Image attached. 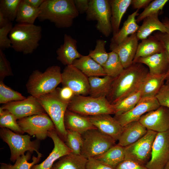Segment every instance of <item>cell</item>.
I'll use <instances>...</instances> for the list:
<instances>
[{"label": "cell", "mask_w": 169, "mask_h": 169, "mask_svg": "<svg viewBox=\"0 0 169 169\" xmlns=\"http://www.w3.org/2000/svg\"><path fill=\"white\" fill-rule=\"evenodd\" d=\"M149 69L144 64L133 63L114 78L106 99L112 105L140 90Z\"/></svg>", "instance_id": "obj_1"}, {"label": "cell", "mask_w": 169, "mask_h": 169, "mask_svg": "<svg viewBox=\"0 0 169 169\" xmlns=\"http://www.w3.org/2000/svg\"><path fill=\"white\" fill-rule=\"evenodd\" d=\"M39 9L40 21L49 20L59 28L71 27L79 14L74 0H44Z\"/></svg>", "instance_id": "obj_2"}, {"label": "cell", "mask_w": 169, "mask_h": 169, "mask_svg": "<svg viewBox=\"0 0 169 169\" xmlns=\"http://www.w3.org/2000/svg\"><path fill=\"white\" fill-rule=\"evenodd\" d=\"M41 26L19 23L13 26L9 37L12 48L16 52L27 54L32 53L39 45L42 37Z\"/></svg>", "instance_id": "obj_3"}, {"label": "cell", "mask_w": 169, "mask_h": 169, "mask_svg": "<svg viewBox=\"0 0 169 169\" xmlns=\"http://www.w3.org/2000/svg\"><path fill=\"white\" fill-rule=\"evenodd\" d=\"M61 74L60 67L57 65L48 67L44 72L34 70L26 84L28 92L37 98L53 92L61 82Z\"/></svg>", "instance_id": "obj_4"}, {"label": "cell", "mask_w": 169, "mask_h": 169, "mask_svg": "<svg viewBox=\"0 0 169 169\" xmlns=\"http://www.w3.org/2000/svg\"><path fill=\"white\" fill-rule=\"evenodd\" d=\"M37 98L53 121L58 135L64 142L67 131L64 118L69 103L60 99L57 88L53 92Z\"/></svg>", "instance_id": "obj_5"}, {"label": "cell", "mask_w": 169, "mask_h": 169, "mask_svg": "<svg viewBox=\"0 0 169 169\" xmlns=\"http://www.w3.org/2000/svg\"><path fill=\"white\" fill-rule=\"evenodd\" d=\"M67 109L86 116L114 114L113 105L106 97L75 95L69 102Z\"/></svg>", "instance_id": "obj_6"}, {"label": "cell", "mask_w": 169, "mask_h": 169, "mask_svg": "<svg viewBox=\"0 0 169 169\" xmlns=\"http://www.w3.org/2000/svg\"><path fill=\"white\" fill-rule=\"evenodd\" d=\"M0 137L9 147L10 160L13 162L15 163L17 159L26 151L31 154L35 151L38 155L42 154L38 151L40 141L37 139L31 141L29 135L18 134L9 129L1 128Z\"/></svg>", "instance_id": "obj_7"}, {"label": "cell", "mask_w": 169, "mask_h": 169, "mask_svg": "<svg viewBox=\"0 0 169 169\" xmlns=\"http://www.w3.org/2000/svg\"><path fill=\"white\" fill-rule=\"evenodd\" d=\"M83 140L80 155L88 159L94 158L116 145V141L97 129L89 130L81 134Z\"/></svg>", "instance_id": "obj_8"}, {"label": "cell", "mask_w": 169, "mask_h": 169, "mask_svg": "<svg viewBox=\"0 0 169 169\" xmlns=\"http://www.w3.org/2000/svg\"><path fill=\"white\" fill-rule=\"evenodd\" d=\"M86 19L96 21V29L106 37L112 32L111 12L109 1L90 0L88 9L86 13Z\"/></svg>", "instance_id": "obj_9"}, {"label": "cell", "mask_w": 169, "mask_h": 169, "mask_svg": "<svg viewBox=\"0 0 169 169\" xmlns=\"http://www.w3.org/2000/svg\"><path fill=\"white\" fill-rule=\"evenodd\" d=\"M157 132L147 130L146 134L136 142L124 147L125 159L145 166L150 160L154 141Z\"/></svg>", "instance_id": "obj_10"}, {"label": "cell", "mask_w": 169, "mask_h": 169, "mask_svg": "<svg viewBox=\"0 0 169 169\" xmlns=\"http://www.w3.org/2000/svg\"><path fill=\"white\" fill-rule=\"evenodd\" d=\"M23 131L40 141L45 139L49 132L55 129L53 121L46 113L34 115L17 120Z\"/></svg>", "instance_id": "obj_11"}, {"label": "cell", "mask_w": 169, "mask_h": 169, "mask_svg": "<svg viewBox=\"0 0 169 169\" xmlns=\"http://www.w3.org/2000/svg\"><path fill=\"white\" fill-rule=\"evenodd\" d=\"M169 159V130L158 132L154 141L147 169H163Z\"/></svg>", "instance_id": "obj_12"}, {"label": "cell", "mask_w": 169, "mask_h": 169, "mask_svg": "<svg viewBox=\"0 0 169 169\" xmlns=\"http://www.w3.org/2000/svg\"><path fill=\"white\" fill-rule=\"evenodd\" d=\"M63 86L71 89L75 95L86 96L89 94L88 77L73 65L66 66L61 74Z\"/></svg>", "instance_id": "obj_13"}, {"label": "cell", "mask_w": 169, "mask_h": 169, "mask_svg": "<svg viewBox=\"0 0 169 169\" xmlns=\"http://www.w3.org/2000/svg\"><path fill=\"white\" fill-rule=\"evenodd\" d=\"M1 107L11 113L17 120L46 113L37 98L31 95L22 100L4 104Z\"/></svg>", "instance_id": "obj_14"}, {"label": "cell", "mask_w": 169, "mask_h": 169, "mask_svg": "<svg viewBox=\"0 0 169 169\" xmlns=\"http://www.w3.org/2000/svg\"><path fill=\"white\" fill-rule=\"evenodd\" d=\"M139 121L147 130L157 133L166 131L169 130V108L160 106L143 115Z\"/></svg>", "instance_id": "obj_15"}, {"label": "cell", "mask_w": 169, "mask_h": 169, "mask_svg": "<svg viewBox=\"0 0 169 169\" xmlns=\"http://www.w3.org/2000/svg\"><path fill=\"white\" fill-rule=\"evenodd\" d=\"M160 106L155 97L141 98L131 110L124 114L115 115L114 117L123 127L131 122L139 121L143 115L156 109Z\"/></svg>", "instance_id": "obj_16"}, {"label": "cell", "mask_w": 169, "mask_h": 169, "mask_svg": "<svg viewBox=\"0 0 169 169\" xmlns=\"http://www.w3.org/2000/svg\"><path fill=\"white\" fill-rule=\"evenodd\" d=\"M48 136L54 142V147L52 151L44 160L39 164L34 165L30 169H51L57 160L72 152L58 135L55 128L49 132Z\"/></svg>", "instance_id": "obj_17"}, {"label": "cell", "mask_w": 169, "mask_h": 169, "mask_svg": "<svg viewBox=\"0 0 169 169\" xmlns=\"http://www.w3.org/2000/svg\"><path fill=\"white\" fill-rule=\"evenodd\" d=\"M136 33L130 35L118 45L110 44V50L117 54L124 69L133 63L139 44Z\"/></svg>", "instance_id": "obj_18"}, {"label": "cell", "mask_w": 169, "mask_h": 169, "mask_svg": "<svg viewBox=\"0 0 169 169\" xmlns=\"http://www.w3.org/2000/svg\"><path fill=\"white\" fill-rule=\"evenodd\" d=\"M92 124L103 133L118 141L123 129L118 121L110 114L87 116Z\"/></svg>", "instance_id": "obj_19"}, {"label": "cell", "mask_w": 169, "mask_h": 169, "mask_svg": "<svg viewBox=\"0 0 169 169\" xmlns=\"http://www.w3.org/2000/svg\"><path fill=\"white\" fill-rule=\"evenodd\" d=\"M145 64L149 73L160 75L166 74L169 68V58L165 50L145 57L140 58L133 62Z\"/></svg>", "instance_id": "obj_20"}, {"label": "cell", "mask_w": 169, "mask_h": 169, "mask_svg": "<svg viewBox=\"0 0 169 169\" xmlns=\"http://www.w3.org/2000/svg\"><path fill=\"white\" fill-rule=\"evenodd\" d=\"M77 42L70 35H64V43L56 51L57 59L63 65H72L75 60L82 56L77 50Z\"/></svg>", "instance_id": "obj_21"}, {"label": "cell", "mask_w": 169, "mask_h": 169, "mask_svg": "<svg viewBox=\"0 0 169 169\" xmlns=\"http://www.w3.org/2000/svg\"><path fill=\"white\" fill-rule=\"evenodd\" d=\"M147 131L139 121L129 123L123 127L117 144L124 147L130 145L143 137Z\"/></svg>", "instance_id": "obj_22"}, {"label": "cell", "mask_w": 169, "mask_h": 169, "mask_svg": "<svg viewBox=\"0 0 169 169\" xmlns=\"http://www.w3.org/2000/svg\"><path fill=\"white\" fill-rule=\"evenodd\" d=\"M65 129L82 134L89 130L97 129L91 123L87 116L71 111L67 109L64 118Z\"/></svg>", "instance_id": "obj_23"}, {"label": "cell", "mask_w": 169, "mask_h": 169, "mask_svg": "<svg viewBox=\"0 0 169 169\" xmlns=\"http://www.w3.org/2000/svg\"><path fill=\"white\" fill-rule=\"evenodd\" d=\"M159 13L154 14L143 20L142 25L140 26L136 33L138 40L147 38L156 31L162 33H166L168 31L166 26L159 20Z\"/></svg>", "instance_id": "obj_24"}, {"label": "cell", "mask_w": 169, "mask_h": 169, "mask_svg": "<svg viewBox=\"0 0 169 169\" xmlns=\"http://www.w3.org/2000/svg\"><path fill=\"white\" fill-rule=\"evenodd\" d=\"M167 74L153 75L149 73L145 78L140 89L141 98L155 97L166 80Z\"/></svg>", "instance_id": "obj_25"}, {"label": "cell", "mask_w": 169, "mask_h": 169, "mask_svg": "<svg viewBox=\"0 0 169 169\" xmlns=\"http://www.w3.org/2000/svg\"><path fill=\"white\" fill-rule=\"evenodd\" d=\"M72 65L78 68L88 78L106 75L103 67L89 55H82L76 59Z\"/></svg>", "instance_id": "obj_26"}, {"label": "cell", "mask_w": 169, "mask_h": 169, "mask_svg": "<svg viewBox=\"0 0 169 169\" xmlns=\"http://www.w3.org/2000/svg\"><path fill=\"white\" fill-rule=\"evenodd\" d=\"M138 10L129 15L124 22L121 28L111 39L110 44L118 45L126 38L137 32L140 26L136 21V17L138 15Z\"/></svg>", "instance_id": "obj_27"}, {"label": "cell", "mask_w": 169, "mask_h": 169, "mask_svg": "<svg viewBox=\"0 0 169 169\" xmlns=\"http://www.w3.org/2000/svg\"><path fill=\"white\" fill-rule=\"evenodd\" d=\"M88 79L90 96L95 97H106L110 92L114 78L106 75L102 78L90 77Z\"/></svg>", "instance_id": "obj_28"}, {"label": "cell", "mask_w": 169, "mask_h": 169, "mask_svg": "<svg viewBox=\"0 0 169 169\" xmlns=\"http://www.w3.org/2000/svg\"><path fill=\"white\" fill-rule=\"evenodd\" d=\"M165 50L162 43L153 35H150L138 44L133 61L140 58L148 57Z\"/></svg>", "instance_id": "obj_29"}, {"label": "cell", "mask_w": 169, "mask_h": 169, "mask_svg": "<svg viewBox=\"0 0 169 169\" xmlns=\"http://www.w3.org/2000/svg\"><path fill=\"white\" fill-rule=\"evenodd\" d=\"M111 12V24L113 35L119 30L122 18L129 6L132 0H109Z\"/></svg>", "instance_id": "obj_30"}, {"label": "cell", "mask_w": 169, "mask_h": 169, "mask_svg": "<svg viewBox=\"0 0 169 169\" xmlns=\"http://www.w3.org/2000/svg\"><path fill=\"white\" fill-rule=\"evenodd\" d=\"M51 169H86L88 159L71 152L60 158Z\"/></svg>", "instance_id": "obj_31"}, {"label": "cell", "mask_w": 169, "mask_h": 169, "mask_svg": "<svg viewBox=\"0 0 169 169\" xmlns=\"http://www.w3.org/2000/svg\"><path fill=\"white\" fill-rule=\"evenodd\" d=\"M125 157L124 147L117 144L103 154L94 158L115 169L125 160Z\"/></svg>", "instance_id": "obj_32"}, {"label": "cell", "mask_w": 169, "mask_h": 169, "mask_svg": "<svg viewBox=\"0 0 169 169\" xmlns=\"http://www.w3.org/2000/svg\"><path fill=\"white\" fill-rule=\"evenodd\" d=\"M39 13V8L32 7L24 0H22L15 20L17 23L33 24L36 19L38 18Z\"/></svg>", "instance_id": "obj_33"}, {"label": "cell", "mask_w": 169, "mask_h": 169, "mask_svg": "<svg viewBox=\"0 0 169 169\" xmlns=\"http://www.w3.org/2000/svg\"><path fill=\"white\" fill-rule=\"evenodd\" d=\"M42 155H38L37 156H33L32 162L28 161L31 159V153L27 151L16 160L13 165L5 163H1L0 169H30L34 165L37 164L40 160Z\"/></svg>", "instance_id": "obj_34"}, {"label": "cell", "mask_w": 169, "mask_h": 169, "mask_svg": "<svg viewBox=\"0 0 169 169\" xmlns=\"http://www.w3.org/2000/svg\"><path fill=\"white\" fill-rule=\"evenodd\" d=\"M141 98L140 90L113 105L115 115L125 113L133 108Z\"/></svg>", "instance_id": "obj_35"}, {"label": "cell", "mask_w": 169, "mask_h": 169, "mask_svg": "<svg viewBox=\"0 0 169 169\" xmlns=\"http://www.w3.org/2000/svg\"><path fill=\"white\" fill-rule=\"evenodd\" d=\"M109 54L108 58L102 67L106 75L115 78L123 72L124 68L116 53L111 51Z\"/></svg>", "instance_id": "obj_36"}, {"label": "cell", "mask_w": 169, "mask_h": 169, "mask_svg": "<svg viewBox=\"0 0 169 169\" xmlns=\"http://www.w3.org/2000/svg\"><path fill=\"white\" fill-rule=\"evenodd\" d=\"M0 127L6 128L20 134L24 133L21 129L15 116L8 111L0 108Z\"/></svg>", "instance_id": "obj_37"}, {"label": "cell", "mask_w": 169, "mask_h": 169, "mask_svg": "<svg viewBox=\"0 0 169 169\" xmlns=\"http://www.w3.org/2000/svg\"><path fill=\"white\" fill-rule=\"evenodd\" d=\"M22 0H1L0 12L12 22L15 20L18 9Z\"/></svg>", "instance_id": "obj_38"}, {"label": "cell", "mask_w": 169, "mask_h": 169, "mask_svg": "<svg viewBox=\"0 0 169 169\" xmlns=\"http://www.w3.org/2000/svg\"><path fill=\"white\" fill-rule=\"evenodd\" d=\"M26 98L6 85L3 81H0V104H4L13 101L22 100Z\"/></svg>", "instance_id": "obj_39"}, {"label": "cell", "mask_w": 169, "mask_h": 169, "mask_svg": "<svg viewBox=\"0 0 169 169\" xmlns=\"http://www.w3.org/2000/svg\"><path fill=\"white\" fill-rule=\"evenodd\" d=\"M96 43L95 49L90 50L88 55L102 67L107 61L109 56V53L106 52L105 48L106 42L104 40L99 39Z\"/></svg>", "instance_id": "obj_40"}, {"label": "cell", "mask_w": 169, "mask_h": 169, "mask_svg": "<svg viewBox=\"0 0 169 169\" xmlns=\"http://www.w3.org/2000/svg\"><path fill=\"white\" fill-rule=\"evenodd\" d=\"M64 142L72 152L77 155H80L82 146L83 140L81 134L76 131L67 130Z\"/></svg>", "instance_id": "obj_41"}, {"label": "cell", "mask_w": 169, "mask_h": 169, "mask_svg": "<svg viewBox=\"0 0 169 169\" xmlns=\"http://www.w3.org/2000/svg\"><path fill=\"white\" fill-rule=\"evenodd\" d=\"M168 0H155L152 1L145 8L143 11L138 15L136 19L137 23H139L145 18L154 14L160 13L162 10Z\"/></svg>", "instance_id": "obj_42"}, {"label": "cell", "mask_w": 169, "mask_h": 169, "mask_svg": "<svg viewBox=\"0 0 169 169\" xmlns=\"http://www.w3.org/2000/svg\"><path fill=\"white\" fill-rule=\"evenodd\" d=\"M162 22L167 27L168 31L166 33L157 31L153 34V36L162 43L169 58V19L166 17ZM166 74V80H169V68Z\"/></svg>", "instance_id": "obj_43"}, {"label": "cell", "mask_w": 169, "mask_h": 169, "mask_svg": "<svg viewBox=\"0 0 169 169\" xmlns=\"http://www.w3.org/2000/svg\"><path fill=\"white\" fill-rule=\"evenodd\" d=\"M13 26L12 22H10L6 26L0 28V49L4 50L12 47L11 42L8 37Z\"/></svg>", "instance_id": "obj_44"}, {"label": "cell", "mask_w": 169, "mask_h": 169, "mask_svg": "<svg viewBox=\"0 0 169 169\" xmlns=\"http://www.w3.org/2000/svg\"><path fill=\"white\" fill-rule=\"evenodd\" d=\"M13 75L10 63L3 50L0 49V81H3L6 77Z\"/></svg>", "instance_id": "obj_45"}, {"label": "cell", "mask_w": 169, "mask_h": 169, "mask_svg": "<svg viewBox=\"0 0 169 169\" xmlns=\"http://www.w3.org/2000/svg\"><path fill=\"white\" fill-rule=\"evenodd\" d=\"M155 97L161 106L169 108V80H166Z\"/></svg>", "instance_id": "obj_46"}, {"label": "cell", "mask_w": 169, "mask_h": 169, "mask_svg": "<svg viewBox=\"0 0 169 169\" xmlns=\"http://www.w3.org/2000/svg\"><path fill=\"white\" fill-rule=\"evenodd\" d=\"M57 89L60 99L69 103L75 95L73 90L68 87L63 86L61 88Z\"/></svg>", "instance_id": "obj_47"}, {"label": "cell", "mask_w": 169, "mask_h": 169, "mask_svg": "<svg viewBox=\"0 0 169 169\" xmlns=\"http://www.w3.org/2000/svg\"><path fill=\"white\" fill-rule=\"evenodd\" d=\"M115 169H147L145 166L141 165L133 161L125 160Z\"/></svg>", "instance_id": "obj_48"}, {"label": "cell", "mask_w": 169, "mask_h": 169, "mask_svg": "<svg viewBox=\"0 0 169 169\" xmlns=\"http://www.w3.org/2000/svg\"><path fill=\"white\" fill-rule=\"evenodd\" d=\"M86 169H115L95 158L88 159Z\"/></svg>", "instance_id": "obj_49"}, {"label": "cell", "mask_w": 169, "mask_h": 169, "mask_svg": "<svg viewBox=\"0 0 169 169\" xmlns=\"http://www.w3.org/2000/svg\"><path fill=\"white\" fill-rule=\"evenodd\" d=\"M90 0H74L76 9L79 14L86 13L89 5Z\"/></svg>", "instance_id": "obj_50"}, {"label": "cell", "mask_w": 169, "mask_h": 169, "mask_svg": "<svg viewBox=\"0 0 169 169\" xmlns=\"http://www.w3.org/2000/svg\"><path fill=\"white\" fill-rule=\"evenodd\" d=\"M152 1L151 0H132L131 4L134 8H145Z\"/></svg>", "instance_id": "obj_51"}, {"label": "cell", "mask_w": 169, "mask_h": 169, "mask_svg": "<svg viewBox=\"0 0 169 169\" xmlns=\"http://www.w3.org/2000/svg\"><path fill=\"white\" fill-rule=\"evenodd\" d=\"M44 0H24L30 6L36 8H39Z\"/></svg>", "instance_id": "obj_52"}, {"label": "cell", "mask_w": 169, "mask_h": 169, "mask_svg": "<svg viewBox=\"0 0 169 169\" xmlns=\"http://www.w3.org/2000/svg\"><path fill=\"white\" fill-rule=\"evenodd\" d=\"M10 22L4 15L0 12V28L7 25Z\"/></svg>", "instance_id": "obj_53"}, {"label": "cell", "mask_w": 169, "mask_h": 169, "mask_svg": "<svg viewBox=\"0 0 169 169\" xmlns=\"http://www.w3.org/2000/svg\"><path fill=\"white\" fill-rule=\"evenodd\" d=\"M163 169H169V159L166 163Z\"/></svg>", "instance_id": "obj_54"}]
</instances>
